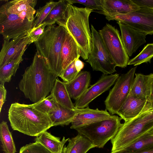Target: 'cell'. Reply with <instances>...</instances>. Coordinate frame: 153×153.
Returning a JSON list of instances; mask_svg holds the SVG:
<instances>
[{
	"label": "cell",
	"mask_w": 153,
	"mask_h": 153,
	"mask_svg": "<svg viewBox=\"0 0 153 153\" xmlns=\"http://www.w3.org/2000/svg\"><path fill=\"white\" fill-rule=\"evenodd\" d=\"M147 76L149 92L147 101L151 106L153 107V73Z\"/></svg>",
	"instance_id": "37"
},
{
	"label": "cell",
	"mask_w": 153,
	"mask_h": 153,
	"mask_svg": "<svg viewBox=\"0 0 153 153\" xmlns=\"http://www.w3.org/2000/svg\"><path fill=\"white\" fill-rule=\"evenodd\" d=\"M147 102V100L140 99L129 94L117 115L125 121L131 120L141 113Z\"/></svg>",
	"instance_id": "17"
},
{
	"label": "cell",
	"mask_w": 153,
	"mask_h": 153,
	"mask_svg": "<svg viewBox=\"0 0 153 153\" xmlns=\"http://www.w3.org/2000/svg\"><path fill=\"white\" fill-rule=\"evenodd\" d=\"M79 73L76 68L74 61L62 71L60 77L63 82H68L74 79Z\"/></svg>",
	"instance_id": "34"
},
{
	"label": "cell",
	"mask_w": 153,
	"mask_h": 153,
	"mask_svg": "<svg viewBox=\"0 0 153 153\" xmlns=\"http://www.w3.org/2000/svg\"><path fill=\"white\" fill-rule=\"evenodd\" d=\"M153 57V43L147 44L137 56L129 60L128 65L137 66L143 63L150 62Z\"/></svg>",
	"instance_id": "31"
},
{
	"label": "cell",
	"mask_w": 153,
	"mask_h": 153,
	"mask_svg": "<svg viewBox=\"0 0 153 153\" xmlns=\"http://www.w3.org/2000/svg\"><path fill=\"white\" fill-rule=\"evenodd\" d=\"M28 33L10 40L4 39L0 52V67L12 60L23 59L22 56L27 46L31 44Z\"/></svg>",
	"instance_id": "12"
},
{
	"label": "cell",
	"mask_w": 153,
	"mask_h": 153,
	"mask_svg": "<svg viewBox=\"0 0 153 153\" xmlns=\"http://www.w3.org/2000/svg\"><path fill=\"white\" fill-rule=\"evenodd\" d=\"M67 146L63 148V153H86L89 150L96 147L89 140L78 134L69 139Z\"/></svg>",
	"instance_id": "21"
},
{
	"label": "cell",
	"mask_w": 153,
	"mask_h": 153,
	"mask_svg": "<svg viewBox=\"0 0 153 153\" xmlns=\"http://www.w3.org/2000/svg\"><path fill=\"white\" fill-rule=\"evenodd\" d=\"M65 143H63L60 147L59 151L57 153H63V148Z\"/></svg>",
	"instance_id": "42"
},
{
	"label": "cell",
	"mask_w": 153,
	"mask_h": 153,
	"mask_svg": "<svg viewBox=\"0 0 153 153\" xmlns=\"http://www.w3.org/2000/svg\"><path fill=\"white\" fill-rule=\"evenodd\" d=\"M91 79L89 72L81 71L71 81L64 82L71 98L76 100L79 97L89 88Z\"/></svg>",
	"instance_id": "18"
},
{
	"label": "cell",
	"mask_w": 153,
	"mask_h": 153,
	"mask_svg": "<svg viewBox=\"0 0 153 153\" xmlns=\"http://www.w3.org/2000/svg\"><path fill=\"white\" fill-rule=\"evenodd\" d=\"M22 77L19 88L26 98L35 103L48 96L58 76L51 71L45 59L37 51Z\"/></svg>",
	"instance_id": "1"
},
{
	"label": "cell",
	"mask_w": 153,
	"mask_h": 153,
	"mask_svg": "<svg viewBox=\"0 0 153 153\" xmlns=\"http://www.w3.org/2000/svg\"><path fill=\"white\" fill-rule=\"evenodd\" d=\"M31 7L18 14H11L1 6L0 8V33L4 39L10 40L28 33L33 28L36 10Z\"/></svg>",
	"instance_id": "6"
},
{
	"label": "cell",
	"mask_w": 153,
	"mask_h": 153,
	"mask_svg": "<svg viewBox=\"0 0 153 153\" xmlns=\"http://www.w3.org/2000/svg\"><path fill=\"white\" fill-rule=\"evenodd\" d=\"M152 148H153V133L150 131L145 134L137 141L124 149L134 151L146 150Z\"/></svg>",
	"instance_id": "30"
},
{
	"label": "cell",
	"mask_w": 153,
	"mask_h": 153,
	"mask_svg": "<svg viewBox=\"0 0 153 153\" xmlns=\"http://www.w3.org/2000/svg\"><path fill=\"white\" fill-rule=\"evenodd\" d=\"M111 115L106 110L92 109L89 107L79 109L71 123L70 128L76 129L93 123L108 118Z\"/></svg>",
	"instance_id": "15"
},
{
	"label": "cell",
	"mask_w": 153,
	"mask_h": 153,
	"mask_svg": "<svg viewBox=\"0 0 153 153\" xmlns=\"http://www.w3.org/2000/svg\"><path fill=\"white\" fill-rule=\"evenodd\" d=\"M92 49L86 62L91 65L93 71H100L105 75L111 74L116 71V66L113 62L99 32L91 25Z\"/></svg>",
	"instance_id": "8"
},
{
	"label": "cell",
	"mask_w": 153,
	"mask_h": 153,
	"mask_svg": "<svg viewBox=\"0 0 153 153\" xmlns=\"http://www.w3.org/2000/svg\"><path fill=\"white\" fill-rule=\"evenodd\" d=\"M135 75L129 94L147 100L149 92L147 76L141 74H135Z\"/></svg>",
	"instance_id": "25"
},
{
	"label": "cell",
	"mask_w": 153,
	"mask_h": 153,
	"mask_svg": "<svg viewBox=\"0 0 153 153\" xmlns=\"http://www.w3.org/2000/svg\"><path fill=\"white\" fill-rule=\"evenodd\" d=\"M101 10L96 12L105 16L125 14L140 8L131 0H101Z\"/></svg>",
	"instance_id": "16"
},
{
	"label": "cell",
	"mask_w": 153,
	"mask_h": 153,
	"mask_svg": "<svg viewBox=\"0 0 153 153\" xmlns=\"http://www.w3.org/2000/svg\"><path fill=\"white\" fill-rule=\"evenodd\" d=\"M111 153H153V148L146 150L134 151H128L124 149Z\"/></svg>",
	"instance_id": "40"
},
{
	"label": "cell",
	"mask_w": 153,
	"mask_h": 153,
	"mask_svg": "<svg viewBox=\"0 0 153 153\" xmlns=\"http://www.w3.org/2000/svg\"><path fill=\"white\" fill-rule=\"evenodd\" d=\"M46 25L42 24L38 27L32 28L28 34L30 39V44L36 42L44 31Z\"/></svg>",
	"instance_id": "36"
},
{
	"label": "cell",
	"mask_w": 153,
	"mask_h": 153,
	"mask_svg": "<svg viewBox=\"0 0 153 153\" xmlns=\"http://www.w3.org/2000/svg\"><path fill=\"white\" fill-rule=\"evenodd\" d=\"M36 0H16L7 2L1 6L11 14H18L33 6H36Z\"/></svg>",
	"instance_id": "27"
},
{
	"label": "cell",
	"mask_w": 153,
	"mask_h": 153,
	"mask_svg": "<svg viewBox=\"0 0 153 153\" xmlns=\"http://www.w3.org/2000/svg\"><path fill=\"white\" fill-rule=\"evenodd\" d=\"M73 4L74 3H78L82 4L86 7L100 11L101 10V0H69Z\"/></svg>",
	"instance_id": "35"
},
{
	"label": "cell",
	"mask_w": 153,
	"mask_h": 153,
	"mask_svg": "<svg viewBox=\"0 0 153 153\" xmlns=\"http://www.w3.org/2000/svg\"><path fill=\"white\" fill-rule=\"evenodd\" d=\"M105 16L109 21L120 22L146 35L153 34V10L140 7L125 14Z\"/></svg>",
	"instance_id": "11"
},
{
	"label": "cell",
	"mask_w": 153,
	"mask_h": 153,
	"mask_svg": "<svg viewBox=\"0 0 153 153\" xmlns=\"http://www.w3.org/2000/svg\"><path fill=\"white\" fill-rule=\"evenodd\" d=\"M137 66L119 76L104 101L105 110L111 115L118 111L128 97L134 79Z\"/></svg>",
	"instance_id": "9"
},
{
	"label": "cell",
	"mask_w": 153,
	"mask_h": 153,
	"mask_svg": "<svg viewBox=\"0 0 153 153\" xmlns=\"http://www.w3.org/2000/svg\"><path fill=\"white\" fill-rule=\"evenodd\" d=\"M94 10L87 7H79L73 4L68 6L64 18L57 22L64 27L77 44L81 57L87 60L92 49V35L89 23L91 13Z\"/></svg>",
	"instance_id": "3"
},
{
	"label": "cell",
	"mask_w": 153,
	"mask_h": 153,
	"mask_svg": "<svg viewBox=\"0 0 153 153\" xmlns=\"http://www.w3.org/2000/svg\"><path fill=\"white\" fill-rule=\"evenodd\" d=\"M80 56V51L77 44L66 30L61 52L62 71L75 59H79Z\"/></svg>",
	"instance_id": "19"
},
{
	"label": "cell",
	"mask_w": 153,
	"mask_h": 153,
	"mask_svg": "<svg viewBox=\"0 0 153 153\" xmlns=\"http://www.w3.org/2000/svg\"><path fill=\"white\" fill-rule=\"evenodd\" d=\"M69 139H66L63 137L61 140L60 138L53 136L46 131L36 137L34 141L40 143L52 153H57L62 145L68 141Z\"/></svg>",
	"instance_id": "23"
},
{
	"label": "cell",
	"mask_w": 153,
	"mask_h": 153,
	"mask_svg": "<svg viewBox=\"0 0 153 153\" xmlns=\"http://www.w3.org/2000/svg\"><path fill=\"white\" fill-rule=\"evenodd\" d=\"M106 48L116 66H127L129 56L123 42L119 31L108 23L99 31Z\"/></svg>",
	"instance_id": "10"
},
{
	"label": "cell",
	"mask_w": 153,
	"mask_h": 153,
	"mask_svg": "<svg viewBox=\"0 0 153 153\" xmlns=\"http://www.w3.org/2000/svg\"><path fill=\"white\" fill-rule=\"evenodd\" d=\"M23 59L12 60L0 67V84L4 85L6 82H9L13 76H14L19 64Z\"/></svg>",
	"instance_id": "28"
},
{
	"label": "cell",
	"mask_w": 153,
	"mask_h": 153,
	"mask_svg": "<svg viewBox=\"0 0 153 153\" xmlns=\"http://www.w3.org/2000/svg\"><path fill=\"white\" fill-rule=\"evenodd\" d=\"M151 132L153 133V129L151 131Z\"/></svg>",
	"instance_id": "43"
},
{
	"label": "cell",
	"mask_w": 153,
	"mask_h": 153,
	"mask_svg": "<svg viewBox=\"0 0 153 153\" xmlns=\"http://www.w3.org/2000/svg\"><path fill=\"white\" fill-rule=\"evenodd\" d=\"M75 67L77 71L79 72L83 68L84 63L79 59H75L74 61Z\"/></svg>",
	"instance_id": "41"
},
{
	"label": "cell",
	"mask_w": 153,
	"mask_h": 153,
	"mask_svg": "<svg viewBox=\"0 0 153 153\" xmlns=\"http://www.w3.org/2000/svg\"><path fill=\"white\" fill-rule=\"evenodd\" d=\"M77 112L59 104L58 108L48 115L52 122L53 126H64L71 123Z\"/></svg>",
	"instance_id": "22"
},
{
	"label": "cell",
	"mask_w": 153,
	"mask_h": 153,
	"mask_svg": "<svg viewBox=\"0 0 153 153\" xmlns=\"http://www.w3.org/2000/svg\"><path fill=\"white\" fill-rule=\"evenodd\" d=\"M122 118L111 115L109 117L91 123L76 130L89 140L96 147L103 148L116 136L122 124Z\"/></svg>",
	"instance_id": "7"
},
{
	"label": "cell",
	"mask_w": 153,
	"mask_h": 153,
	"mask_svg": "<svg viewBox=\"0 0 153 153\" xmlns=\"http://www.w3.org/2000/svg\"><path fill=\"white\" fill-rule=\"evenodd\" d=\"M66 33L62 26H48L34 42L37 51L45 59L51 70L59 77L62 72L61 52Z\"/></svg>",
	"instance_id": "5"
},
{
	"label": "cell",
	"mask_w": 153,
	"mask_h": 153,
	"mask_svg": "<svg viewBox=\"0 0 153 153\" xmlns=\"http://www.w3.org/2000/svg\"><path fill=\"white\" fill-rule=\"evenodd\" d=\"M0 139L2 151L4 153H16V148L12 135L7 122L0 124Z\"/></svg>",
	"instance_id": "26"
},
{
	"label": "cell",
	"mask_w": 153,
	"mask_h": 153,
	"mask_svg": "<svg viewBox=\"0 0 153 153\" xmlns=\"http://www.w3.org/2000/svg\"><path fill=\"white\" fill-rule=\"evenodd\" d=\"M7 91L4 85L0 84V112L6 101Z\"/></svg>",
	"instance_id": "39"
},
{
	"label": "cell",
	"mask_w": 153,
	"mask_h": 153,
	"mask_svg": "<svg viewBox=\"0 0 153 153\" xmlns=\"http://www.w3.org/2000/svg\"><path fill=\"white\" fill-rule=\"evenodd\" d=\"M8 118L13 130L31 136H37L53 126L48 114L39 111L31 104H11Z\"/></svg>",
	"instance_id": "2"
},
{
	"label": "cell",
	"mask_w": 153,
	"mask_h": 153,
	"mask_svg": "<svg viewBox=\"0 0 153 153\" xmlns=\"http://www.w3.org/2000/svg\"><path fill=\"white\" fill-rule=\"evenodd\" d=\"M121 32V37L129 56H131L140 46L146 42V35L120 22H117Z\"/></svg>",
	"instance_id": "14"
},
{
	"label": "cell",
	"mask_w": 153,
	"mask_h": 153,
	"mask_svg": "<svg viewBox=\"0 0 153 153\" xmlns=\"http://www.w3.org/2000/svg\"><path fill=\"white\" fill-rule=\"evenodd\" d=\"M119 76L117 73L109 75L102 74L96 82L91 85L75 100V107L79 109L88 107L93 100L109 90L115 83Z\"/></svg>",
	"instance_id": "13"
},
{
	"label": "cell",
	"mask_w": 153,
	"mask_h": 153,
	"mask_svg": "<svg viewBox=\"0 0 153 153\" xmlns=\"http://www.w3.org/2000/svg\"><path fill=\"white\" fill-rule=\"evenodd\" d=\"M140 7L153 10V0H131Z\"/></svg>",
	"instance_id": "38"
},
{
	"label": "cell",
	"mask_w": 153,
	"mask_h": 153,
	"mask_svg": "<svg viewBox=\"0 0 153 153\" xmlns=\"http://www.w3.org/2000/svg\"><path fill=\"white\" fill-rule=\"evenodd\" d=\"M153 129V107L147 102L141 113L125 121L114 137L111 140V152L124 149Z\"/></svg>",
	"instance_id": "4"
},
{
	"label": "cell",
	"mask_w": 153,
	"mask_h": 153,
	"mask_svg": "<svg viewBox=\"0 0 153 153\" xmlns=\"http://www.w3.org/2000/svg\"><path fill=\"white\" fill-rule=\"evenodd\" d=\"M69 4H72L69 0H60L57 1L42 24L46 26H49L63 19Z\"/></svg>",
	"instance_id": "24"
},
{
	"label": "cell",
	"mask_w": 153,
	"mask_h": 153,
	"mask_svg": "<svg viewBox=\"0 0 153 153\" xmlns=\"http://www.w3.org/2000/svg\"><path fill=\"white\" fill-rule=\"evenodd\" d=\"M57 3V2L53 0L47 2L44 6L40 7L36 10V15L32 28L38 27L42 23Z\"/></svg>",
	"instance_id": "32"
},
{
	"label": "cell",
	"mask_w": 153,
	"mask_h": 153,
	"mask_svg": "<svg viewBox=\"0 0 153 153\" xmlns=\"http://www.w3.org/2000/svg\"><path fill=\"white\" fill-rule=\"evenodd\" d=\"M56 102L70 109L78 111L79 108H76L73 103L64 82L58 78L56 79L51 92Z\"/></svg>",
	"instance_id": "20"
},
{
	"label": "cell",
	"mask_w": 153,
	"mask_h": 153,
	"mask_svg": "<svg viewBox=\"0 0 153 153\" xmlns=\"http://www.w3.org/2000/svg\"><path fill=\"white\" fill-rule=\"evenodd\" d=\"M31 105L39 111L48 114L56 110L59 107V104L51 93L45 98Z\"/></svg>",
	"instance_id": "29"
},
{
	"label": "cell",
	"mask_w": 153,
	"mask_h": 153,
	"mask_svg": "<svg viewBox=\"0 0 153 153\" xmlns=\"http://www.w3.org/2000/svg\"><path fill=\"white\" fill-rule=\"evenodd\" d=\"M19 153H52L40 143L35 142L23 146Z\"/></svg>",
	"instance_id": "33"
}]
</instances>
